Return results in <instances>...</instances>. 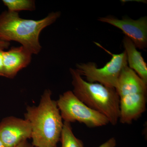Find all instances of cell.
<instances>
[{
	"label": "cell",
	"mask_w": 147,
	"mask_h": 147,
	"mask_svg": "<svg viewBox=\"0 0 147 147\" xmlns=\"http://www.w3.org/2000/svg\"><path fill=\"white\" fill-rule=\"evenodd\" d=\"M74 95L93 110L105 116L115 125L120 117V99L115 89L84 80L76 69H69Z\"/></svg>",
	"instance_id": "cell-3"
},
{
	"label": "cell",
	"mask_w": 147,
	"mask_h": 147,
	"mask_svg": "<svg viewBox=\"0 0 147 147\" xmlns=\"http://www.w3.org/2000/svg\"><path fill=\"white\" fill-rule=\"evenodd\" d=\"M3 2L8 8L7 11L11 12L35 9V4L33 0H3Z\"/></svg>",
	"instance_id": "cell-12"
},
{
	"label": "cell",
	"mask_w": 147,
	"mask_h": 147,
	"mask_svg": "<svg viewBox=\"0 0 147 147\" xmlns=\"http://www.w3.org/2000/svg\"><path fill=\"white\" fill-rule=\"evenodd\" d=\"M116 145L117 142L115 139L114 137H112L98 147H115Z\"/></svg>",
	"instance_id": "cell-13"
},
{
	"label": "cell",
	"mask_w": 147,
	"mask_h": 147,
	"mask_svg": "<svg viewBox=\"0 0 147 147\" xmlns=\"http://www.w3.org/2000/svg\"><path fill=\"white\" fill-rule=\"evenodd\" d=\"M57 102L64 122L71 123L78 121L89 127H99L110 123L105 116L86 105L72 91L60 95Z\"/></svg>",
	"instance_id": "cell-5"
},
{
	"label": "cell",
	"mask_w": 147,
	"mask_h": 147,
	"mask_svg": "<svg viewBox=\"0 0 147 147\" xmlns=\"http://www.w3.org/2000/svg\"><path fill=\"white\" fill-rule=\"evenodd\" d=\"M9 45H10V42L0 39V48L5 50L9 47Z\"/></svg>",
	"instance_id": "cell-15"
},
{
	"label": "cell",
	"mask_w": 147,
	"mask_h": 147,
	"mask_svg": "<svg viewBox=\"0 0 147 147\" xmlns=\"http://www.w3.org/2000/svg\"><path fill=\"white\" fill-rule=\"evenodd\" d=\"M51 95L50 90H45L38 105L27 106L24 114L31 126L34 147H56L60 140L63 122L57 101Z\"/></svg>",
	"instance_id": "cell-1"
},
{
	"label": "cell",
	"mask_w": 147,
	"mask_h": 147,
	"mask_svg": "<svg viewBox=\"0 0 147 147\" xmlns=\"http://www.w3.org/2000/svg\"><path fill=\"white\" fill-rule=\"evenodd\" d=\"M4 50L0 48V76H4L3 53Z\"/></svg>",
	"instance_id": "cell-14"
},
{
	"label": "cell",
	"mask_w": 147,
	"mask_h": 147,
	"mask_svg": "<svg viewBox=\"0 0 147 147\" xmlns=\"http://www.w3.org/2000/svg\"><path fill=\"white\" fill-rule=\"evenodd\" d=\"M60 140L61 147H84L82 141L76 138L74 134L69 123L64 122Z\"/></svg>",
	"instance_id": "cell-11"
},
{
	"label": "cell",
	"mask_w": 147,
	"mask_h": 147,
	"mask_svg": "<svg viewBox=\"0 0 147 147\" xmlns=\"http://www.w3.org/2000/svg\"><path fill=\"white\" fill-rule=\"evenodd\" d=\"M147 93L130 92L119 96V120L130 124L139 118L146 110Z\"/></svg>",
	"instance_id": "cell-8"
},
{
	"label": "cell",
	"mask_w": 147,
	"mask_h": 147,
	"mask_svg": "<svg viewBox=\"0 0 147 147\" xmlns=\"http://www.w3.org/2000/svg\"><path fill=\"white\" fill-rule=\"evenodd\" d=\"M94 42L112 56L111 60L100 68H98L96 64L91 62L77 63L76 69L81 76L86 77L87 82L99 83L105 86L115 89L121 72L128 65L126 53L124 51L120 54H113L100 44Z\"/></svg>",
	"instance_id": "cell-4"
},
{
	"label": "cell",
	"mask_w": 147,
	"mask_h": 147,
	"mask_svg": "<svg viewBox=\"0 0 147 147\" xmlns=\"http://www.w3.org/2000/svg\"><path fill=\"white\" fill-rule=\"evenodd\" d=\"M123 43L127 55L128 66L147 84V65L142 54L127 37L123 38Z\"/></svg>",
	"instance_id": "cell-10"
},
{
	"label": "cell",
	"mask_w": 147,
	"mask_h": 147,
	"mask_svg": "<svg viewBox=\"0 0 147 147\" xmlns=\"http://www.w3.org/2000/svg\"><path fill=\"white\" fill-rule=\"evenodd\" d=\"M98 21L107 23L121 30L137 48L143 50L147 47V18L137 20L125 17L119 19L112 16L99 17Z\"/></svg>",
	"instance_id": "cell-6"
},
{
	"label": "cell",
	"mask_w": 147,
	"mask_h": 147,
	"mask_svg": "<svg viewBox=\"0 0 147 147\" xmlns=\"http://www.w3.org/2000/svg\"><path fill=\"white\" fill-rule=\"evenodd\" d=\"M15 147H34L32 144H30L28 140L24 141L19 144L18 146Z\"/></svg>",
	"instance_id": "cell-16"
},
{
	"label": "cell",
	"mask_w": 147,
	"mask_h": 147,
	"mask_svg": "<svg viewBox=\"0 0 147 147\" xmlns=\"http://www.w3.org/2000/svg\"><path fill=\"white\" fill-rule=\"evenodd\" d=\"M0 147H6L5 146V145L2 142L1 139H0Z\"/></svg>",
	"instance_id": "cell-17"
},
{
	"label": "cell",
	"mask_w": 147,
	"mask_h": 147,
	"mask_svg": "<svg viewBox=\"0 0 147 147\" xmlns=\"http://www.w3.org/2000/svg\"><path fill=\"white\" fill-rule=\"evenodd\" d=\"M31 136V126L25 119L9 116L0 122V139L6 147H16Z\"/></svg>",
	"instance_id": "cell-7"
},
{
	"label": "cell",
	"mask_w": 147,
	"mask_h": 147,
	"mask_svg": "<svg viewBox=\"0 0 147 147\" xmlns=\"http://www.w3.org/2000/svg\"><path fill=\"white\" fill-rule=\"evenodd\" d=\"M32 54L23 46L12 47L3 53L4 77L14 78L21 69L30 63Z\"/></svg>",
	"instance_id": "cell-9"
},
{
	"label": "cell",
	"mask_w": 147,
	"mask_h": 147,
	"mask_svg": "<svg viewBox=\"0 0 147 147\" xmlns=\"http://www.w3.org/2000/svg\"><path fill=\"white\" fill-rule=\"evenodd\" d=\"M60 16V11L52 12L45 18L34 20L20 18L18 12L3 11L0 15V39L19 42L32 55H37L42 48L40 33Z\"/></svg>",
	"instance_id": "cell-2"
}]
</instances>
